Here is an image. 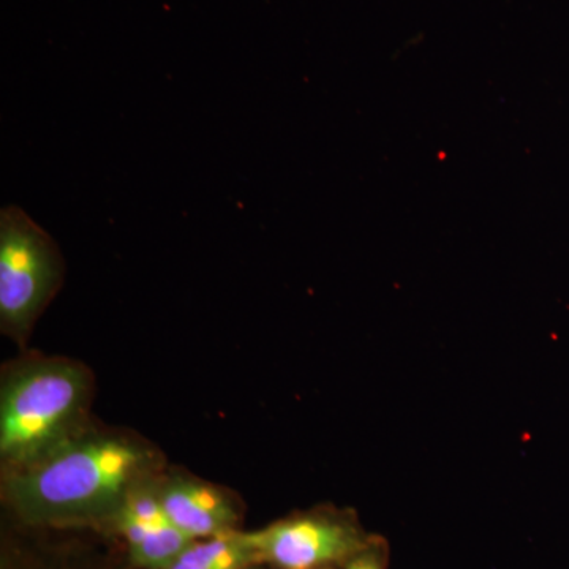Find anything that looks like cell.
<instances>
[{"label":"cell","mask_w":569,"mask_h":569,"mask_svg":"<svg viewBox=\"0 0 569 569\" xmlns=\"http://www.w3.org/2000/svg\"><path fill=\"white\" fill-rule=\"evenodd\" d=\"M159 458L133 437L84 432L33 466L7 475V501L37 526L114 520L133 490L152 481Z\"/></svg>","instance_id":"cell-1"},{"label":"cell","mask_w":569,"mask_h":569,"mask_svg":"<svg viewBox=\"0 0 569 569\" xmlns=\"http://www.w3.org/2000/svg\"><path fill=\"white\" fill-rule=\"evenodd\" d=\"M92 378L69 359L14 367L0 392V458L7 475L47 458L84 432Z\"/></svg>","instance_id":"cell-2"},{"label":"cell","mask_w":569,"mask_h":569,"mask_svg":"<svg viewBox=\"0 0 569 569\" xmlns=\"http://www.w3.org/2000/svg\"><path fill=\"white\" fill-rule=\"evenodd\" d=\"M63 260L50 234L18 206L0 211V328L18 343L61 288Z\"/></svg>","instance_id":"cell-3"},{"label":"cell","mask_w":569,"mask_h":569,"mask_svg":"<svg viewBox=\"0 0 569 569\" xmlns=\"http://www.w3.org/2000/svg\"><path fill=\"white\" fill-rule=\"evenodd\" d=\"M260 563L280 569H321L348 563L373 541L353 519L309 512L249 531Z\"/></svg>","instance_id":"cell-4"},{"label":"cell","mask_w":569,"mask_h":569,"mask_svg":"<svg viewBox=\"0 0 569 569\" xmlns=\"http://www.w3.org/2000/svg\"><path fill=\"white\" fill-rule=\"evenodd\" d=\"M157 492L164 512L176 529L192 539L230 533L238 526L234 501L222 489L187 477L157 481Z\"/></svg>","instance_id":"cell-5"},{"label":"cell","mask_w":569,"mask_h":569,"mask_svg":"<svg viewBox=\"0 0 569 569\" xmlns=\"http://www.w3.org/2000/svg\"><path fill=\"white\" fill-rule=\"evenodd\" d=\"M260 563L249 531L194 539L164 569H250Z\"/></svg>","instance_id":"cell-6"},{"label":"cell","mask_w":569,"mask_h":569,"mask_svg":"<svg viewBox=\"0 0 569 569\" xmlns=\"http://www.w3.org/2000/svg\"><path fill=\"white\" fill-rule=\"evenodd\" d=\"M194 539L176 529L173 523H168L129 546L130 561L137 568L164 569L173 563L176 557Z\"/></svg>","instance_id":"cell-7"},{"label":"cell","mask_w":569,"mask_h":569,"mask_svg":"<svg viewBox=\"0 0 569 569\" xmlns=\"http://www.w3.org/2000/svg\"><path fill=\"white\" fill-rule=\"evenodd\" d=\"M346 569H387V552L376 539L353 559L348 561Z\"/></svg>","instance_id":"cell-8"}]
</instances>
